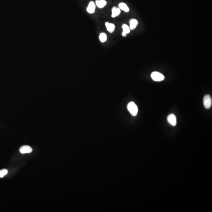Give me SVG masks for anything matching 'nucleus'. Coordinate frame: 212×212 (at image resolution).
<instances>
[{
	"label": "nucleus",
	"mask_w": 212,
	"mask_h": 212,
	"mask_svg": "<svg viewBox=\"0 0 212 212\" xmlns=\"http://www.w3.org/2000/svg\"><path fill=\"white\" fill-rule=\"evenodd\" d=\"M127 108L132 115L135 116L137 115L138 109L137 106L134 102H130L127 105Z\"/></svg>",
	"instance_id": "f257e3e1"
},
{
	"label": "nucleus",
	"mask_w": 212,
	"mask_h": 212,
	"mask_svg": "<svg viewBox=\"0 0 212 212\" xmlns=\"http://www.w3.org/2000/svg\"><path fill=\"white\" fill-rule=\"evenodd\" d=\"M204 106L206 109H209L211 107L212 105V99L211 96L209 94L204 96L203 99Z\"/></svg>",
	"instance_id": "f03ea898"
},
{
	"label": "nucleus",
	"mask_w": 212,
	"mask_h": 212,
	"mask_svg": "<svg viewBox=\"0 0 212 212\" xmlns=\"http://www.w3.org/2000/svg\"><path fill=\"white\" fill-rule=\"evenodd\" d=\"M151 77L155 81H161L165 79L164 75L158 72H153L151 74Z\"/></svg>",
	"instance_id": "7ed1b4c3"
},
{
	"label": "nucleus",
	"mask_w": 212,
	"mask_h": 212,
	"mask_svg": "<svg viewBox=\"0 0 212 212\" xmlns=\"http://www.w3.org/2000/svg\"><path fill=\"white\" fill-rule=\"evenodd\" d=\"M167 121L168 123L173 126H175L176 125L177 120L176 115L173 114H171L168 115L167 117Z\"/></svg>",
	"instance_id": "20e7f679"
},
{
	"label": "nucleus",
	"mask_w": 212,
	"mask_h": 212,
	"mask_svg": "<svg viewBox=\"0 0 212 212\" xmlns=\"http://www.w3.org/2000/svg\"><path fill=\"white\" fill-rule=\"evenodd\" d=\"M32 149L30 146L28 145L23 146L19 149L20 152L23 154L31 153L32 152Z\"/></svg>",
	"instance_id": "39448f33"
},
{
	"label": "nucleus",
	"mask_w": 212,
	"mask_h": 212,
	"mask_svg": "<svg viewBox=\"0 0 212 212\" xmlns=\"http://www.w3.org/2000/svg\"><path fill=\"white\" fill-rule=\"evenodd\" d=\"M95 9H96V5L95 4L94 2L93 1H91L88 4L86 10L88 13L91 14L94 13Z\"/></svg>",
	"instance_id": "423d86ee"
},
{
	"label": "nucleus",
	"mask_w": 212,
	"mask_h": 212,
	"mask_svg": "<svg viewBox=\"0 0 212 212\" xmlns=\"http://www.w3.org/2000/svg\"><path fill=\"white\" fill-rule=\"evenodd\" d=\"M112 14L111 16L113 18L117 17L121 13L120 9L119 8L116 7H114L112 8Z\"/></svg>",
	"instance_id": "0eeeda50"
},
{
	"label": "nucleus",
	"mask_w": 212,
	"mask_h": 212,
	"mask_svg": "<svg viewBox=\"0 0 212 212\" xmlns=\"http://www.w3.org/2000/svg\"><path fill=\"white\" fill-rule=\"evenodd\" d=\"M105 26L106 27L107 30L110 33H112L114 31L115 26L114 24L112 23H110L108 22L105 23Z\"/></svg>",
	"instance_id": "6e6552de"
},
{
	"label": "nucleus",
	"mask_w": 212,
	"mask_h": 212,
	"mask_svg": "<svg viewBox=\"0 0 212 212\" xmlns=\"http://www.w3.org/2000/svg\"><path fill=\"white\" fill-rule=\"evenodd\" d=\"M130 26L129 28L130 30H133L136 28V26L138 24V21L135 19H132L130 21Z\"/></svg>",
	"instance_id": "1a4fd4ad"
},
{
	"label": "nucleus",
	"mask_w": 212,
	"mask_h": 212,
	"mask_svg": "<svg viewBox=\"0 0 212 212\" xmlns=\"http://www.w3.org/2000/svg\"><path fill=\"white\" fill-rule=\"evenodd\" d=\"M123 29V32L122 33V35L123 37H126L127 34L130 32V29L129 27L126 24H124L122 26Z\"/></svg>",
	"instance_id": "9d476101"
},
{
	"label": "nucleus",
	"mask_w": 212,
	"mask_h": 212,
	"mask_svg": "<svg viewBox=\"0 0 212 212\" xmlns=\"http://www.w3.org/2000/svg\"><path fill=\"white\" fill-rule=\"evenodd\" d=\"M119 7L120 9H122L125 12H128L129 11V8L126 4L123 2H121L119 4Z\"/></svg>",
	"instance_id": "9b49d317"
},
{
	"label": "nucleus",
	"mask_w": 212,
	"mask_h": 212,
	"mask_svg": "<svg viewBox=\"0 0 212 212\" xmlns=\"http://www.w3.org/2000/svg\"><path fill=\"white\" fill-rule=\"evenodd\" d=\"M96 4L99 8H103L106 4V1L105 0H97Z\"/></svg>",
	"instance_id": "f8f14e48"
},
{
	"label": "nucleus",
	"mask_w": 212,
	"mask_h": 212,
	"mask_svg": "<svg viewBox=\"0 0 212 212\" xmlns=\"http://www.w3.org/2000/svg\"><path fill=\"white\" fill-rule=\"evenodd\" d=\"M99 39L102 43H104L107 40V36L104 33H102L99 35Z\"/></svg>",
	"instance_id": "ddd939ff"
},
{
	"label": "nucleus",
	"mask_w": 212,
	"mask_h": 212,
	"mask_svg": "<svg viewBox=\"0 0 212 212\" xmlns=\"http://www.w3.org/2000/svg\"><path fill=\"white\" fill-rule=\"evenodd\" d=\"M8 173V170L6 169H3L0 170V178H3Z\"/></svg>",
	"instance_id": "4468645a"
}]
</instances>
